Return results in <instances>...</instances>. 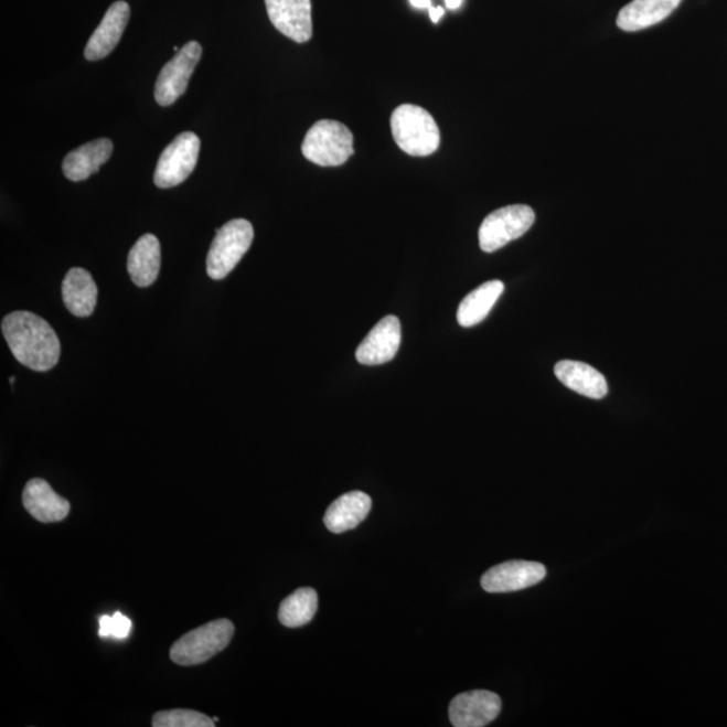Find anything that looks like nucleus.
I'll return each mask as SVG.
<instances>
[{"label":"nucleus","instance_id":"nucleus-23","mask_svg":"<svg viewBox=\"0 0 727 727\" xmlns=\"http://www.w3.org/2000/svg\"><path fill=\"white\" fill-rule=\"evenodd\" d=\"M216 723L205 714L194 710H175L160 712L152 717L154 727H213Z\"/></svg>","mask_w":727,"mask_h":727},{"label":"nucleus","instance_id":"nucleus-15","mask_svg":"<svg viewBox=\"0 0 727 727\" xmlns=\"http://www.w3.org/2000/svg\"><path fill=\"white\" fill-rule=\"evenodd\" d=\"M114 151L111 140L107 138L92 140L65 157L63 171L70 181L81 182L97 173L109 160Z\"/></svg>","mask_w":727,"mask_h":727},{"label":"nucleus","instance_id":"nucleus-24","mask_svg":"<svg viewBox=\"0 0 727 727\" xmlns=\"http://www.w3.org/2000/svg\"><path fill=\"white\" fill-rule=\"evenodd\" d=\"M131 628V620L119 612L114 616H101L99 637L101 639H126L130 634Z\"/></svg>","mask_w":727,"mask_h":727},{"label":"nucleus","instance_id":"nucleus-11","mask_svg":"<svg viewBox=\"0 0 727 727\" xmlns=\"http://www.w3.org/2000/svg\"><path fill=\"white\" fill-rule=\"evenodd\" d=\"M270 21L278 32L298 44L313 35L311 0H265Z\"/></svg>","mask_w":727,"mask_h":727},{"label":"nucleus","instance_id":"nucleus-9","mask_svg":"<svg viewBox=\"0 0 727 727\" xmlns=\"http://www.w3.org/2000/svg\"><path fill=\"white\" fill-rule=\"evenodd\" d=\"M546 574V567L537 562L510 560L488 570L481 586L488 592L518 591L539 584Z\"/></svg>","mask_w":727,"mask_h":727},{"label":"nucleus","instance_id":"nucleus-16","mask_svg":"<svg viewBox=\"0 0 727 727\" xmlns=\"http://www.w3.org/2000/svg\"><path fill=\"white\" fill-rule=\"evenodd\" d=\"M371 509L368 494L359 491L345 493L330 504L323 522L330 533L342 534L363 523Z\"/></svg>","mask_w":727,"mask_h":727},{"label":"nucleus","instance_id":"nucleus-4","mask_svg":"<svg viewBox=\"0 0 727 727\" xmlns=\"http://www.w3.org/2000/svg\"><path fill=\"white\" fill-rule=\"evenodd\" d=\"M302 154L319 167H341L354 154L353 133L340 121H317L303 139Z\"/></svg>","mask_w":727,"mask_h":727},{"label":"nucleus","instance_id":"nucleus-17","mask_svg":"<svg viewBox=\"0 0 727 727\" xmlns=\"http://www.w3.org/2000/svg\"><path fill=\"white\" fill-rule=\"evenodd\" d=\"M682 0H632L621 9L617 26L624 32H640L670 17Z\"/></svg>","mask_w":727,"mask_h":727},{"label":"nucleus","instance_id":"nucleus-20","mask_svg":"<svg viewBox=\"0 0 727 727\" xmlns=\"http://www.w3.org/2000/svg\"><path fill=\"white\" fill-rule=\"evenodd\" d=\"M63 299L66 309L76 317H89L97 302V286L84 268H72L63 282Z\"/></svg>","mask_w":727,"mask_h":727},{"label":"nucleus","instance_id":"nucleus-3","mask_svg":"<svg viewBox=\"0 0 727 727\" xmlns=\"http://www.w3.org/2000/svg\"><path fill=\"white\" fill-rule=\"evenodd\" d=\"M234 634L235 626L227 619L207 622L175 641L170 650V659L183 667L203 664L224 651Z\"/></svg>","mask_w":727,"mask_h":727},{"label":"nucleus","instance_id":"nucleus-27","mask_svg":"<svg viewBox=\"0 0 727 727\" xmlns=\"http://www.w3.org/2000/svg\"><path fill=\"white\" fill-rule=\"evenodd\" d=\"M445 2H446V6H448V8L450 10H456V9L460 8V6L462 3V0H445Z\"/></svg>","mask_w":727,"mask_h":727},{"label":"nucleus","instance_id":"nucleus-10","mask_svg":"<svg viewBox=\"0 0 727 727\" xmlns=\"http://www.w3.org/2000/svg\"><path fill=\"white\" fill-rule=\"evenodd\" d=\"M501 712L498 694L474 689L462 693L451 701L449 717L456 727H482L493 723Z\"/></svg>","mask_w":727,"mask_h":727},{"label":"nucleus","instance_id":"nucleus-21","mask_svg":"<svg viewBox=\"0 0 727 727\" xmlns=\"http://www.w3.org/2000/svg\"><path fill=\"white\" fill-rule=\"evenodd\" d=\"M504 292V284L501 280H491L478 287L462 299L457 311V320L463 328H472L484 321L491 313L494 303Z\"/></svg>","mask_w":727,"mask_h":727},{"label":"nucleus","instance_id":"nucleus-7","mask_svg":"<svg viewBox=\"0 0 727 727\" xmlns=\"http://www.w3.org/2000/svg\"><path fill=\"white\" fill-rule=\"evenodd\" d=\"M201 142L194 132H182L163 150L157 163L154 183L169 189L180 185L193 173L200 156Z\"/></svg>","mask_w":727,"mask_h":727},{"label":"nucleus","instance_id":"nucleus-26","mask_svg":"<svg viewBox=\"0 0 727 727\" xmlns=\"http://www.w3.org/2000/svg\"><path fill=\"white\" fill-rule=\"evenodd\" d=\"M414 8L417 9H430L431 8V2L430 0H409Z\"/></svg>","mask_w":727,"mask_h":727},{"label":"nucleus","instance_id":"nucleus-19","mask_svg":"<svg viewBox=\"0 0 727 727\" xmlns=\"http://www.w3.org/2000/svg\"><path fill=\"white\" fill-rule=\"evenodd\" d=\"M161 268V244L154 235L146 234L133 244L128 254L127 270L138 287L156 282Z\"/></svg>","mask_w":727,"mask_h":727},{"label":"nucleus","instance_id":"nucleus-12","mask_svg":"<svg viewBox=\"0 0 727 727\" xmlns=\"http://www.w3.org/2000/svg\"><path fill=\"white\" fill-rule=\"evenodd\" d=\"M400 341L402 327L398 317H384L357 348V362L364 365L389 363L398 353Z\"/></svg>","mask_w":727,"mask_h":727},{"label":"nucleus","instance_id":"nucleus-2","mask_svg":"<svg viewBox=\"0 0 727 727\" xmlns=\"http://www.w3.org/2000/svg\"><path fill=\"white\" fill-rule=\"evenodd\" d=\"M391 130L396 145L413 157H429L441 143L437 121L425 108L403 104L391 116Z\"/></svg>","mask_w":727,"mask_h":727},{"label":"nucleus","instance_id":"nucleus-5","mask_svg":"<svg viewBox=\"0 0 727 727\" xmlns=\"http://www.w3.org/2000/svg\"><path fill=\"white\" fill-rule=\"evenodd\" d=\"M254 236L253 224L244 218L231 220L224 227L217 229L215 240L207 254V275L215 280L227 277L247 254Z\"/></svg>","mask_w":727,"mask_h":727},{"label":"nucleus","instance_id":"nucleus-25","mask_svg":"<svg viewBox=\"0 0 727 727\" xmlns=\"http://www.w3.org/2000/svg\"><path fill=\"white\" fill-rule=\"evenodd\" d=\"M429 11H430L431 21L434 23H438L439 21H441V18L445 14L443 8H439V6L438 8H430Z\"/></svg>","mask_w":727,"mask_h":727},{"label":"nucleus","instance_id":"nucleus-1","mask_svg":"<svg viewBox=\"0 0 727 727\" xmlns=\"http://www.w3.org/2000/svg\"><path fill=\"white\" fill-rule=\"evenodd\" d=\"M2 332L11 353L28 368L46 372L58 363L60 340L41 317L30 311H14L4 317Z\"/></svg>","mask_w":727,"mask_h":727},{"label":"nucleus","instance_id":"nucleus-22","mask_svg":"<svg viewBox=\"0 0 727 727\" xmlns=\"http://www.w3.org/2000/svg\"><path fill=\"white\" fill-rule=\"evenodd\" d=\"M319 609V596L311 588H302L292 592L280 603L279 621L287 628H298L309 624Z\"/></svg>","mask_w":727,"mask_h":727},{"label":"nucleus","instance_id":"nucleus-28","mask_svg":"<svg viewBox=\"0 0 727 727\" xmlns=\"http://www.w3.org/2000/svg\"><path fill=\"white\" fill-rule=\"evenodd\" d=\"M14 382H15V377H11V378H10V383L12 384V383H14Z\"/></svg>","mask_w":727,"mask_h":727},{"label":"nucleus","instance_id":"nucleus-6","mask_svg":"<svg viewBox=\"0 0 727 727\" xmlns=\"http://www.w3.org/2000/svg\"><path fill=\"white\" fill-rule=\"evenodd\" d=\"M535 223V212L527 205H510L494 211L482 222L480 247L491 254L527 234Z\"/></svg>","mask_w":727,"mask_h":727},{"label":"nucleus","instance_id":"nucleus-14","mask_svg":"<svg viewBox=\"0 0 727 727\" xmlns=\"http://www.w3.org/2000/svg\"><path fill=\"white\" fill-rule=\"evenodd\" d=\"M23 506L35 521L56 523L64 521L71 511L70 501L53 491L42 479L30 480L23 491Z\"/></svg>","mask_w":727,"mask_h":727},{"label":"nucleus","instance_id":"nucleus-8","mask_svg":"<svg viewBox=\"0 0 727 727\" xmlns=\"http://www.w3.org/2000/svg\"><path fill=\"white\" fill-rule=\"evenodd\" d=\"M201 54L203 47L199 42L191 41L163 66L156 84V100L160 106L169 107L185 94Z\"/></svg>","mask_w":727,"mask_h":727},{"label":"nucleus","instance_id":"nucleus-18","mask_svg":"<svg viewBox=\"0 0 727 727\" xmlns=\"http://www.w3.org/2000/svg\"><path fill=\"white\" fill-rule=\"evenodd\" d=\"M555 376L567 388L591 399H602L608 394L607 378L591 365L564 360L555 365Z\"/></svg>","mask_w":727,"mask_h":727},{"label":"nucleus","instance_id":"nucleus-13","mask_svg":"<svg viewBox=\"0 0 727 727\" xmlns=\"http://www.w3.org/2000/svg\"><path fill=\"white\" fill-rule=\"evenodd\" d=\"M130 6L119 0L109 6L99 28L90 35L84 56L88 61H97L107 57L118 46L124 35L128 21H130Z\"/></svg>","mask_w":727,"mask_h":727}]
</instances>
